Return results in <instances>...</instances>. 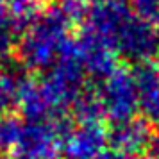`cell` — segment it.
<instances>
[{
	"mask_svg": "<svg viewBox=\"0 0 159 159\" xmlns=\"http://www.w3.org/2000/svg\"><path fill=\"white\" fill-rule=\"evenodd\" d=\"M116 141L125 150V154H132V152L150 150L156 138H154L152 127L145 120H141V122L130 120L120 127L118 134H116Z\"/></svg>",
	"mask_w": 159,
	"mask_h": 159,
	"instance_id": "7a4b0ae2",
	"label": "cell"
},
{
	"mask_svg": "<svg viewBox=\"0 0 159 159\" xmlns=\"http://www.w3.org/2000/svg\"><path fill=\"white\" fill-rule=\"evenodd\" d=\"M139 15L159 29V0H136Z\"/></svg>",
	"mask_w": 159,
	"mask_h": 159,
	"instance_id": "3957f363",
	"label": "cell"
},
{
	"mask_svg": "<svg viewBox=\"0 0 159 159\" xmlns=\"http://www.w3.org/2000/svg\"><path fill=\"white\" fill-rule=\"evenodd\" d=\"M145 159H159V157H156V156H150V157H145Z\"/></svg>",
	"mask_w": 159,
	"mask_h": 159,
	"instance_id": "277c9868",
	"label": "cell"
},
{
	"mask_svg": "<svg viewBox=\"0 0 159 159\" xmlns=\"http://www.w3.org/2000/svg\"><path fill=\"white\" fill-rule=\"evenodd\" d=\"M138 106L145 115V122L159 129V66H143L136 77Z\"/></svg>",
	"mask_w": 159,
	"mask_h": 159,
	"instance_id": "6da1fadb",
	"label": "cell"
}]
</instances>
